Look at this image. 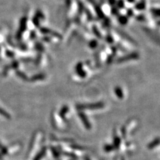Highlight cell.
Returning <instances> with one entry per match:
<instances>
[{
	"mask_svg": "<svg viewBox=\"0 0 160 160\" xmlns=\"http://www.w3.org/2000/svg\"><path fill=\"white\" fill-rule=\"evenodd\" d=\"M137 57H138V55H137V54H136V53L131 54V55H126V56H125V57H123L122 58H120V60H119V62H124V61L133 60V59H134V58H137Z\"/></svg>",
	"mask_w": 160,
	"mask_h": 160,
	"instance_id": "6da1fadb",
	"label": "cell"
},
{
	"mask_svg": "<svg viewBox=\"0 0 160 160\" xmlns=\"http://www.w3.org/2000/svg\"><path fill=\"white\" fill-rule=\"evenodd\" d=\"M0 115H1V116H2L3 117H4V118H6V119H11L10 115L1 107H0Z\"/></svg>",
	"mask_w": 160,
	"mask_h": 160,
	"instance_id": "7a4b0ae2",
	"label": "cell"
},
{
	"mask_svg": "<svg viewBox=\"0 0 160 160\" xmlns=\"http://www.w3.org/2000/svg\"><path fill=\"white\" fill-rule=\"evenodd\" d=\"M118 20L119 23L122 25H125L127 23V17L124 16V15H120L118 17Z\"/></svg>",
	"mask_w": 160,
	"mask_h": 160,
	"instance_id": "3957f363",
	"label": "cell"
},
{
	"mask_svg": "<svg viewBox=\"0 0 160 160\" xmlns=\"http://www.w3.org/2000/svg\"><path fill=\"white\" fill-rule=\"evenodd\" d=\"M44 78H45L44 75H43V74H39V75H34L33 78H31V82H35V81L41 80H42V79H44Z\"/></svg>",
	"mask_w": 160,
	"mask_h": 160,
	"instance_id": "277c9868",
	"label": "cell"
},
{
	"mask_svg": "<svg viewBox=\"0 0 160 160\" xmlns=\"http://www.w3.org/2000/svg\"><path fill=\"white\" fill-rule=\"evenodd\" d=\"M101 104L98 103V104H94V105H82L81 108H88V109H93V108H98L100 107Z\"/></svg>",
	"mask_w": 160,
	"mask_h": 160,
	"instance_id": "5b68a950",
	"label": "cell"
},
{
	"mask_svg": "<svg viewBox=\"0 0 160 160\" xmlns=\"http://www.w3.org/2000/svg\"><path fill=\"white\" fill-rule=\"evenodd\" d=\"M45 153H46V150H45V149H44V150H42L41 152H40L39 153V154H38V155H37V156H36L35 157V159L34 160H40V159H41L42 158V157L44 156Z\"/></svg>",
	"mask_w": 160,
	"mask_h": 160,
	"instance_id": "8992f818",
	"label": "cell"
},
{
	"mask_svg": "<svg viewBox=\"0 0 160 160\" xmlns=\"http://www.w3.org/2000/svg\"><path fill=\"white\" fill-rule=\"evenodd\" d=\"M145 3H143V2H141V3H137V5L136 6V8L137 9V10H144V9H145Z\"/></svg>",
	"mask_w": 160,
	"mask_h": 160,
	"instance_id": "52a82bcc",
	"label": "cell"
},
{
	"mask_svg": "<svg viewBox=\"0 0 160 160\" xmlns=\"http://www.w3.org/2000/svg\"><path fill=\"white\" fill-rule=\"evenodd\" d=\"M152 12L153 14L157 17H160V9L154 8L152 9Z\"/></svg>",
	"mask_w": 160,
	"mask_h": 160,
	"instance_id": "ba28073f",
	"label": "cell"
},
{
	"mask_svg": "<svg viewBox=\"0 0 160 160\" xmlns=\"http://www.w3.org/2000/svg\"><path fill=\"white\" fill-rule=\"evenodd\" d=\"M17 75L19 76V77H20L21 78H22V79H23V80H26L27 79H28V78H27V77H26V75H25L24 73H22V72H21V71H17Z\"/></svg>",
	"mask_w": 160,
	"mask_h": 160,
	"instance_id": "9c48e42d",
	"label": "cell"
},
{
	"mask_svg": "<svg viewBox=\"0 0 160 160\" xmlns=\"http://www.w3.org/2000/svg\"><path fill=\"white\" fill-rule=\"evenodd\" d=\"M93 30L94 31V33H95V34L98 36V37L99 38H101V35H100V33H99V31L98 30V29H97L95 26H94V28H93Z\"/></svg>",
	"mask_w": 160,
	"mask_h": 160,
	"instance_id": "30bf717a",
	"label": "cell"
},
{
	"mask_svg": "<svg viewBox=\"0 0 160 160\" xmlns=\"http://www.w3.org/2000/svg\"><path fill=\"white\" fill-rule=\"evenodd\" d=\"M118 6L119 8H124V3L122 0H119L118 2Z\"/></svg>",
	"mask_w": 160,
	"mask_h": 160,
	"instance_id": "8fae6325",
	"label": "cell"
},
{
	"mask_svg": "<svg viewBox=\"0 0 160 160\" xmlns=\"http://www.w3.org/2000/svg\"><path fill=\"white\" fill-rule=\"evenodd\" d=\"M97 46V42L96 41H92L91 44H90V46L91 48H95V47Z\"/></svg>",
	"mask_w": 160,
	"mask_h": 160,
	"instance_id": "7c38bea8",
	"label": "cell"
},
{
	"mask_svg": "<svg viewBox=\"0 0 160 160\" xmlns=\"http://www.w3.org/2000/svg\"><path fill=\"white\" fill-rule=\"evenodd\" d=\"M127 15H128V16H130V17L132 16V15H133V12H132V11L131 10H130L129 11H128V12H127Z\"/></svg>",
	"mask_w": 160,
	"mask_h": 160,
	"instance_id": "4fadbf2b",
	"label": "cell"
},
{
	"mask_svg": "<svg viewBox=\"0 0 160 160\" xmlns=\"http://www.w3.org/2000/svg\"><path fill=\"white\" fill-rule=\"evenodd\" d=\"M109 2H110V3L112 4V5H114V4L115 3V2H116V1H115V0H109Z\"/></svg>",
	"mask_w": 160,
	"mask_h": 160,
	"instance_id": "5bb4252c",
	"label": "cell"
},
{
	"mask_svg": "<svg viewBox=\"0 0 160 160\" xmlns=\"http://www.w3.org/2000/svg\"><path fill=\"white\" fill-rule=\"evenodd\" d=\"M127 1H130V2H134V0H127Z\"/></svg>",
	"mask_w": 160,
	"mask_h": 160,
	"instance_id": "9a60e30c",
	"label": "cell"
},
{
	"mask_svg": "<svg viewBox=\"0 0 160 160\" xmlns=\"http://www.w3.org/2000/svg\"><path fill=\"white\" fill-rule=\"evenodd\" d=\"M2 148H3V147H2V146L1 145H0V149H1Z\"/></svg>",
	"mask_w": 160,
	"mask_h": 160,
	"instance_id": "2e32d148",
	"label": "cell"
},
{
	"mask_svg": "<svg viewBox=\"0 0 160 160\" xmlns=\"http://www.w3.org/2000/svg\"><path fill=\"white\" fill-rule=\"evenodd\" d=\"M0 159H1V155H0Z\"/></svg>",
	"mask_w": 160,
	"mask_h": 160,
	"instance_id": "e0dca14e",
	"label": "cell"
}]
</instances>
